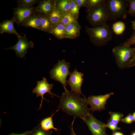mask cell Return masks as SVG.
Wrapping results in <instances>:
<instances>
[{"label": "cell", "instance_id": "cell-24", "mask_svg": "<svg viewBox=\"0 0 135 135\" xmlns=\"http://www.w3.org/2000/svg\"><path fill=\"white\" fill-rule=\"evenodd\" d=\"M40 15L41 19V30L49 32L51 27L48 19L46 16Z\"/></svg>", "mask_w": 135, "mask_h": 135}, {"label": "cell", "instance_id": "cell-38", "mask_svg": "<svg viewBox=\"0 0 135 135\" xmlns=\"http://www.w3.org/2000/svg\"><path fill=\"white\" fill-rule=\"evenodd\" d=\"M132 28L135 31V20L131 22Z\"/></svg>", "mask_w": 135, "mask_h": 135}, {"label": "cell", "instance_id": "cell-37", "mask_svg": "<svg viewBox=\"0 0 135 135\" xmlns=\"http://www.w3.org/2000/svg\"><path fill=\"white\" fill-rule=\"evenodd\" d=\"M111 135H124L122 132L117 131L112 132Z\"/></svg>", "mask_w": 135, "mask_h": 135}, {"label": "cell", "instance_id": "cell-23", "mask_svg": "<svg viewBox=\"0 0 135 135\" xmlns=\"http://www.w3.org/2000/svg\"><path fill=\"white\" fill-rule=\"evenodd\" d=\"M70 1L64 0L59 1L58 2L56 1V7L60 11L68 12L70 10Z\"/></svg>", "mask_w": 135, "mask_h": 135}, {"label": "cell", "instance_id": "cell-32", "mask_svg": "<svg viewBox=\"0 0 135 135\" xmlns=\"http://www.w3.org/2000/svg\"><path fill=\"white\" fill-rule=\"evenodd\" d=\"M123 44L129 46L132 44H135V31L132 36Z\"/></svg>", "mask_w": 135, "mask_h": 135}, {"label": "cell", "instance_id": "cell-10", "mask_svg": "<svg viewBox=\"0 0 135 135\" xmlns=\"http://www.w3.org/2000/svg\"><path fill=\"white\" fill-rule=\"evenodd\" d=\"M114 94L113 92H111L103 95H92L86 98L87 104L90 106V110L93 112L96 110L100 111L105 110L107 100Z\"/></svg>", "mask_w": 135, "mask_h": 135}, {"label": "cell", "instance_id": "cell-39", "mask_svg": "<svg viewBox=\"0 0 135 135\" xmlns=\"http://www.w3.org/2000/svg\"><path fill=\"white\" fill-rule=\"evenodd\" d=\"M132 115L134 118V122H135V112H133Z\"/></svg>", "mask_w": 135, "mask_h": 135}, {"label": "cell", "instance_id": "cell-14", "mask_svg": "<svg viewBox=\"0 0 135 135\" xmlns=\"http://www.w3.org/2000/svg\"><path fill=\"white\" fill-rule=\"evenodd\" d=\"M15 22V20L13 17L10 19L5 20L1 22L0 23V34H14L18 38L20 36V34L17 32L14 28V24Z\"/></svg>", "mask_w": 135, "mask_h": 135}, {"label": "cell", "instance_id": "cell-1", "mask_svg": "<svg viewBox=\"0 0 135 135\" xmlns=\"http://www.w3.org/2000/svg\"><path fill=\"white\" fill-rule=\"evenodd\" d=\"M60 98L58 109L68 115L82 120L90 114L86 97L82 98L80 95L68 90L63 93Z\"/></svg>", "mask_w": 135, "mask_h": 135}, {"label": "cell", "instance_id": "cell-5", "mask_svg": "<svg viewBox=\"0 0 135 135\" xmlns=\"http://www.w3.org/2000/svg\"><path fill=\"white\" fill-rule=\"evenodd\" d=\"M70 64L65 60H59L50 72L51 78L60 82L63 86L64 92L68 90L66 86L67 81L66 79L70 74Z\"/></svg>", "mask_w": 135, "mask_h": 135}, {"label": "cell", "instance_id": "cell-11", "mask_svg": "<svg viewBox=\"0 0 135 135\" xmlns=\"http://www.w3.org/2000/svg\"><path fill=\"white\" fill-rule=\"evenodd\" d=\"M18 38V42L14 45L9 48H4L6 50H13L15 51L17 57L22 58L26 55L28 48H33L34 44L32 42L29 41L28 40L25 34L23 36H21Z\"/></svg>", "mask_w": 135, "mask_h": 135}, {"label": "cell", "instance_id": "cell-40", "mask_svg": "<svg viewBox=\"0 0 135 135\" xmlns=\"http://www.w3.org/2000/svg\"><path fill=\"white\" fill-rule=\"evenodd\" d=\"M130 135H135V130L132 132L130 134Z\"/></svg>", "mask_w": 135, "mask_h": 135}, {"label": "cell", "instance_id": "cell-30", "mask_svg": "<svg viewBox=\"0 0 135 135\" xmlns=\"http://www.w3.org/2000/svg\"><path fill=\"white\" fill-rule=\"evenodd\" d=\"M106 128H108L112 132L120 130V127L117 126V124L112 121L110 119L108 120V122L106 124Z\"/></svg>", "mask_w": 135, "mask_h": 135}, {"label": "cell", "instance_id": "cell-17", "mask_svg": "<svg viewBox=\"0 0 135 135\" xmlns=\"http://www.w3.org/2000/svg\"><path fill=\"white\" fill-rule=\"evenodd\" d=\"M59 110L58 109L56 111L53 113L50 116L45 118L42 120L40 123L41 128L44 130L48 131L53 129L57 132L58 129L54 126L52 120V117Z\"/></svg>", "mask_w": 135, "mask_h": 135}, {"label": "cell", "instance_id": "cell-34", "mask_svg": "<svg viewBox=\"0 0 135 135\" xmlns=\"http://www.w3.org/2000/svg\"><path fill=\"white\" fill-rule=\"evenodd\" d=\"M87 1L85 0H76V4L78 6L87 4Z\"/></svg>", "mask_w": 135, "mask_h": 135}, {"label": "cell", "instance_id": "cell-2", "mask_svg": "<svg viewBox=\"0 0 135 135\" xmlns=\"http://www.w3.org/2000/svg\"><path fill=\"white\" fill-rule=\"evenodd\" d=\"M86 31L92 42L98 46L106 45L113 38L112 31L106 23L97 27H87Z\"/></svg>", "mask_w": 135, "mask_h": 135}, {"label": "cell", "instance_id": "cell-26", "mask_svg": "<svg viewBox=\"0 0 135 135\" xmlns=\"http://www.w3.org/2000/svg\"><path fill=\"white\" fill-rule=\"evenodd\" d=\"M38 0H17L16 2L18 6H32L38 3Z\"/></svg>", "mask_w": 135, "mask_h": 135}, {"label": "cell", "instance_id": "cell-15", "mask_svg": "<svg viewBox=\"0 0 135 135\" xmlns=\"http://www.w3.org/2000/svg\"><path fill=\"white\" fill-rule=\"evenodd\" d=\"M41 22L40 15L36 14L27 19L22 23L21 26L32 28L41 30Z\"/></svg>", "mask_w": 135, "mask_h": 135}, {"label": "cell", "instance_id": "cell-33", "mask_svg": "<svg viewBox=\"0 0 135 135\" xmlns=\"http://www.w3.org/2000/svg\"><path fill=\"white\" fill-rule=\"evenodd\" d=\"M134 64H135V53L127 63L125 65V68L131 67Z\"/></svg>", "mask_w": 135, "mask_h": 135}, {"label": "cell", "instance_id": "cell-25", "mask_svg": "<svg viewBox=\"0 0 135 135\" xmlns=\"http://www.w3.org/2000/svg\"><path fill=\"white\" fill-rule=\"evenodd\" d=\"M109 114L110 116V119L112 122L118 124L121 121L124 116V114L119 112H116L110 111Z\"/></svg>", "mask_w": 135, "mask_h": 135}, {"label": "cell", "instance_id": "cell-3", "mask_svg": "<svg viewBox=\"0 0 135 135\" xmlns=\"http://www.w3.org/2000/svg\"><path fill=\"white\" fill-rule=\"evenodd\" d=\"M110 16V20L122 18L125 19L129 6L126 0H105Z\"/></svg>", "mask_w": 135, "mask_h": 135}, {"label": "cell", "instance_id": "cell-21", "mask_svg": "<svg viewBox=\"0 0 135 135\" xmlns=\"http://www.w3.org/2000/svg\"><path fill=\"white\" fill-rule=\"evenodd\" d=\"M52 131H46L41 127L40 124H38L29 131L28 135H52Z\"/></svg>", "mask_w": 135, "mask_h": 135}, {"label": "cell", "instance_id": "cell-8", "mask_svg": "<svg viewBox=\"0 0 135 135\" xmlns=\"http://www.w3.org/2000/svg\"><path fill=\"white\" fill-rule=\"evenodd\" d=\"M92 135H108L106 133V124L97 119L90 114L82 120Z\"/></svg>", "mask_w": 135, "mask_h": 135}, {"label": "cell", "instance_id": "cell-31", "mask_svg": "<svg viewBox=\"0 0 135 135\" xmlns=\"http://www.w3.org/2000/svg\"><path fill=\"white\" fill-rule=\"evenodd\" d=\"M121 121L126 124H131L134 122V118L132 115L131 113L129 114L126 116L122 119Z\"/></svg>", "mask_w": 135, "mask_h": 135}, {"label": "cell", "instance_id": "cell-16", "mask_svg": "<svg viewBox=\"0 0 135 135\" xmlns=\"http://www.w3.org/2000/svg\"><path fill=\"white\" fill-rule=\"evenodd\" d=\"M62 15L60 11L56 6L51 12L46 16L51 25V28L60 22Z\"/></svg>", "mask_w": 135, "mask_h": 135}, {"label": "cell", "instance_id": "cell-29", "mask_svg": "<svg viewBox=\"0 0 135 135\" xmlns=\"http://www.w3.org/2000/svg\"><path fill=\"white\" fill-rule=\"evenodd\" d=\"M78 6L75 1L72 0L70 1V13L73 15H76L78 13Z\"/></svg>", "mask_w": 135, "mask_h": 135}, {"label": "cell", "instance_id": "cell-35", "mask_svg": "<svg viewBox=\"0 0 135 135\" xmlns=\"http://www.w3.org/2000/svg\"><path fill=\"white\" fill-rule=\"evenodd\" d=\"M75 118H74L72 123L71 126L70 128V135H78L75 133L73 128L74 124Z\"/></svg>", "mask_w": 135, "mask_h": 135}, {"label": "cell", "instance_id": "cell-6", "mask_svg": "<svg viewBox=\"0 0 135 135\" xmlns=\"http://www.w3.org/2000/svg\"><path fill=\"white\" fill-rule=\"evenodd\" d=\"M112 51L118 66L123 68H125L127 63L134 54L135 48H131L123 43L114 48Z\"/></svg>", "mask_w": 135, "mask_h": 135}, {"label": "cell", "instance_id": "cell-36", "mask_svg": "<svg viewBox=\"0 0 135 135\" xmlns=\"http://www.w3.org/2000/svg\"><path fill=\"white\" fill-rule=\"evenodd\" d=\"M30 131L27 130L20 134H16L14 133H12L8 135H28Z\"/></svg>", "mask_w": 135, "mask_h": 135}, {"label": "cell", "instance_id": "cell-20", "mask_svg": "<svg viewBox=\"0 0 135 135\" xmlns=\"http://www.w3.org/2000/svg\"><path fill=\"white\" fill-rule=\"evenodd\" d=\"M76 22V19L74 15L68 12L62 14L60 22L66 26Z\"/></svg>", "mask_w": 135, "mask_h": 135}, {"label": "cell", "instance_id": "cell-27", "mask_svg": "<svg viewBox=\"0 0 135 135\" xmlns=\"http://www.w3.org/2000/svg\"><path fill=\"white\" fill-rule=\"evenodd\" d=\"M105 0H89L87 1L86 5L89 10L97 7L104 2Z\"/></svg>", "mask_w": 135, "mask_h": 135}, {"label": "cell", "instance_id": "cell-9", "mask_svg": "<svg viewBox=\"0 0 135 135\" xmlns=\"http://www.w3.org/2000/svg\"><path fill=\"white\" fill-rule=\"evenodd\" d=\"M54 86V84H49L48 82L47 79L45 78H43L42 80H41L37 82L36 85L32 90V93L36 94L37 97L40 96L41 98L40 103L38 110H40L41 109L43 100H46L48 102H49V101L44 97L45 94L48 93L49 95L52 96V97H53L54 96L60 97L51 92V90Z\"/></svg>", "mask_w": 135, "mask_h": 135}, {"label": "cell", "instance_id": "cell-19", "mask_svg": "<svg viewBox=\"0 0 135 135\" xmlns=\"http://www.w3.org/2000/svg\"><path fill=\"white\" fill-rule=\"evenodd\" d=\"M79 26L76 23L66 26L65 37L70 38L76 37L79 33Z\"/></svg>", "mask_w": 135, "mask_h": 135}, {"label": "cell", "instance_id": "cell-41", "mask_svg": "<svg viewBox=\"0 0 135 135\" xmlns=\"http://www.w3.org/2000/svg\"><path fill=\"white\" fill-rule=\"evenodd\" d=\"M135 66V64H134L132 66H131V67L134 66Z\"/></svg>", "mask_w": 135, "mask_h": 135}, {"label": "cell", "instance_id": "cell-7", "mask_svg": "<svg viewBox=\"0 0 135 135\" xmlns=\"http://www.w3.org/2000/svg\"><path fill=\"white\" fill-rule=\"evenodd\" d=\"M13 17L19 26L32 16L37 14L36 7L34 6H18L13 8Z\"/></svg>", "mask_w": 135, "mask_h": 135}, {"label": "cell", "instance_id": "cell-18", "mask_svg": "<svg viewBox=\"0 0 135 135\" xmlns=\"http://www.w3.org/2000/svg\"><path fill=\"white\" fill-rule=\"evenodd\" d=\"M66 26L61 22L52 28L49 32L60 39L65 37Z\"/></svg>", "mask_w": 135, "mask_h": 135}, {"label": "cell", "instance_id": "cell-12", "mask_svg": "<svg viewBox=\"0 0 135 135\" xmlns=\"http://www.w3.org/2000/svg\"><path fill=\"white\" fill-rule=\"evenodd\" d=\"M84 74L81 72H78L77 69H75L70 74V77L67 81L70 86L72 92L79 95H82L81 90L82 84L84 82L83 76Z\"/></svg>", "mask_w": 135, "mask_h": 135}, {"label": "cell", "instance_id": "cell-22", "mask_svg": "<svg viewBox=\"0 0 135 135\" xmlns=\"http://www.w3.org/2000/svg\"><path fill=\"white\" fill-rule=\"evenodd\" d=\"M112 30L114 33L117 35L122 34L126 29V26L123 22L119 21L114 23L112 25Z\"/></svg>", "mask_w": 135, "mask_h": 135}, {"label": "cell", "instance_id": "cell-4", "mask_svg": "<svg viewBox=\"0 0 135 135\" xmlns=\"http://www.w3.org/2000/svg\"><path fill=\"white\" fill-rule=\"evenodd\" d=\"M88 19L96 27L101 26L110 20L108 9L105 1L99 6L89 10Z\"/></svg>", "mask_w": 135, "mask_h": 135}, {"label": "cell", "instance_id": "cell-13", "mask_svg": "<svg viewBox=\"0 0 135 135\" xmlns=\"http://www.w3.org/2000/svg\"><path fill=\"white\" fill-rule=\"evenodd\" d=\"M56 1L50 0H39L36 7L37 14L46 16L55 6Z\"/></svg>", "mask_w": 135, "mask_h": 135}, {"label": "cell", "instance_id": "cell-28", "mask_svg": "<svg viewBox=\"0 0 135 135\" xmlns=\"http://www.w3.org/2000/svg\"><path fill=\"white\" fill-rule=\"evenodd\" d=\"M129 4L128 14L132 16H135V0H126Z\"/></svg>", "mask_w": 135, "mask_h": 135}]
</instances>
